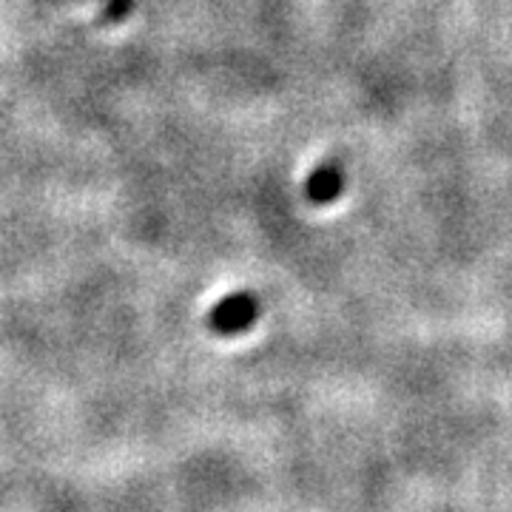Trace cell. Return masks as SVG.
I'll return each mask as SVG.
<instances>
[{"instance_id": "cell-1", "label": "cell", "mask_w": 512, "mask_h": 512, "mask_svg": "<svg viewBox=\"0 0 512 512\" xmlns=\"http://www.w3.org/2000/svg\"><path fill=\"white\" fill-rule=\"evenodd\" d=\"M339 188H342V174H339L336 168H322V171L313 177L311 194H313V200L328 202L339 194Z\"/></svg>"}]
</instances>
